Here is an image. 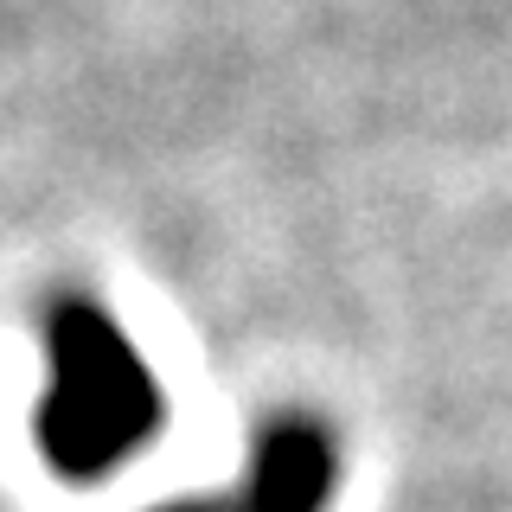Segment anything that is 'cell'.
Returning <instances> with one entry per match:
<instances>
[{"mask_svg":"<svg viewBox=\"0 0 512 512\" xmlns=\"http://www.w3.org/2000/svg\"><path fill=\"white\" fill-rule=\"evenodd\" d=\"M52 378L39 397V455L71 480H103L160 429V384L96 301L71 295L45 320Z\"/></svg>","mask_w":512,"mask_h":512,"instance_id":"obj_1","label":"cell"},{"mask_svg":"<svg viewBox=\"0 0 512 512\" xmlns=\"http://www.w3.org/2000/svg\"><path fill=\"white\" fill-rule=\"evenodd\" d=\"M333 493V448L314 423H276L256 442V468L237 512H320Z\"/></svg>","mask_w":512,"mask_h":512,"instance_id":"obj_2","label":"cell"},{"mask_svg":"<svg viewBox=\"0 0 512 512\" xmlns=\"http://www.w3.org/2000/svg\"><path fill=\"white\" fill-rule=\"evenodd\" d=\"M167 512H218V506H167Z\"/></svg>","mask_w":512,"mask_h":512,"instance_id":"obj_3","label":"cell"}]
</instances>
